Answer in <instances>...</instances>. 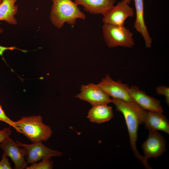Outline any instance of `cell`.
<instances>
[{"label": "cell", "mask_w": 169, "mask_h": 169, "mask_svg": "<svg viewBox=\"0 0 169 169\" xmlns=\"http://www.w3.org/2000/svg\"><path fill=\"white\" fill-rule=\"evenodd\" d=\"M112 102L116 107L117 111L123 114L127 126L129 136L130 145L136 157L147 169H152L147 159L141 155L136 146L137 132L140 124L144 123L146 111L140 107L135 102L129 103L115 99H112Z\"/></svg>", "instance_id": "6da1fadb"}, {"label": "cell", "mask_w": 169, "mask_h": 169, "mask_svg": "<svg viewBox=\"0 0 169 169\" xmlns=\"http://www.w3.org/2000/svg\"><path fill=\"white\" fill-rule=\"evenodd\" d=\"M53 4L50 14L52 24L58 29L65 23L74 25L78 19L85 20L86 16L72 0H52Z\"/></svg>", "instance_id": "7a4b0ae2"}, {"label": "cell", "mask_w": 169, "mask_h": 169, "mask_svg": "<svg viewBox=\"0 0 169 169\" xmlns=\"http://www.w3.org/2000/svg\"><path fill=\"white\" fill-rule=\"evenodd\" d=\"M15 123L18 133L23 135L33 143L46 141L52 134L50 127L43 122L40 115L23 116Z\"/></svg>", "instance_id": "3957f363"}, {"label": "cell", "mask_w": 169, "mask_h": 169, "mask_svg": "<svg viewBox=\"0 0 169 169\" xmlns=\"http://www.w3.org/2000/svg\"><path fill=\"white\" fill-rule=\"evenodd\" d=\"M102 31L105 41L110 48H131L135 44L133 34L124 26L104 23Z\"/></svg>", "instance_id": "277c9868"}, {"label": "cell", "mask_w": 169, "mask_h": 169, "mask_svg": "<svg viewBox=\"0 0 169 169\" xmlns=\"http://www.w3.org/2000/svg\"><path fill=\"white\" fill-rule=\"evenodd\" d=\"M101 89L112 99H119L129 103L135 102L130 93V87L122 82L120 79L117 81L113 80L107 74L98 84Z\"/></svg>", "instance_id": "5b68a950"}, {"label": "cell", "mask_w": 169, "mask_h": 169, "mask_svg": "<svg viewBox=\"0 0 169 169\" xmlns=\"http://www.w3.org/2000/svg\"><path fill=\"white\" fill-rule=\"evenodd\" d=\"M20 147H24L27 152V163L32 164L44 159L53 156H60L63 153L59 151L50 149L45 146L42 141L28 144L23 143L18 140L16 141Z\"/></svg>", "instance_id": "8992f818"}, {"label": "cell", "mask_w": 169, "mask_h": 169, "mask_svg": "<svg viewBox=\"0 0 169 169\" xmlns=\"http://www.w3.org/2000/svg\"><path fill=\"white\" fill-rule=\"evenodd\" d=\"M80 100L86 101L92 106L108 104L112 102V99L99 86L93 83L82 84L80 92L75 96Z\"/></svg>", "instance_id": "52a82bcc"}, {"label": "cell", "mask_w": 169, "mask_h": 169, "mask_svg": "<svg viewBox=\"0 0 169 169\" xmlns=\"http://www.w3.org/2000/svg\"><path fill=\"white\" fill-rule=\"evenodd\" d=\"M134 14L133 8L127 3L123 0L103 16L102 21L104 23L124 26L126 19L133 17Z\"/></svg>", "instance_id": "ba28073f"}, {"label": "cell", "mask_w": 169, "mask_h": 169, "mask_svg": "<svg viewBox=\"0 0 169 169\" xmlns=\"http://www.w3.org/2000/svg\"><path fill=\"white\" fill-rule=\"evenodd\" d=\"M148 136L142 145L144 156L147 159L156 158L166 151V141L157 131H149Z\"/></svg>", "instance_id": "9c48e42d"}, {"label": "cell", "mask_w": 169, "mask_h": 169, "mask_svg": "<svg viewBox=\"0 0 169 169\" xmlns=\"http://www.w3.org/2000/svg\"><path fill=\"white\" fill-rule=\"evenodd\" d=\"M130 93L133 100L145 110L163 113L160 100L147 95L136 85L130 87Z\"/></svg>", "instance_id": "30bf717a"}, {"label": "cell", "mask_w": 169, "mask_h": 169, "mask_svg": "<svg viewBox=\"0 0 169 169\" xmlns=\"http://www.w3.org/2000/svg\"><path fill=\"white\" fill-rule=\"evenodd\" d=\"M19 147L10 138L0 144L3 152L13 162L15 169H24L27 166L28 163L25 159L27 156L26 151L24 147L21 148Z\"/></svg>", "instance_id": "8fae6325"}, {"label": "cell", "mask_w": 169, "mask_h": 169, "mask_svg": "<svg viewBox=\"0 0 169 169\" xmlns=\"http://www.w3.org/2000/svg\"><path fill=\"white\" fill-rule=\"evenodd\" d=\"M144 123L149 131H160L169 134V122L163 113L146 111Z\"/></svg>", "instance_id": "7c38bea8"}, {"label": "cell", "mask_w": 169, "mask_h": 169, "mask_svg": "<svg viewBox=\"0 0 169 169\" xmlns=\"http://www.w3.org/2000/svg\"><path fill=\"white\" fill-rule=\"evenodd\" d=\"M78 5L82 6L84 9L94 14L103 16L114 6L116 0H74Z\"/></svg>", "instance_id": "4fadbf2b"}, {"label": "cell", "mask_w": 169, "mask_h": 169, "mask_svg": "<svg viewBox=\"0 0 169 169\" xmlns=\"http://www.w3.org/2000/svg\"><path fill=\"white\" fill-rule=\"evenodd\" d=\"M133 0L136 9V16L134 28L143 37L146 46L147 48H151L152 40L149 34L145 22L143 0Z\"/></svg>", "instance_id": "5bb4252c"}, {"label": "cell", "mask_w": 169, "mask_h": 169, "mask_svg": "<svg viewBox=\"0 0 169 169\" xmlns=\"http://www.w3.org/2000/svg\"><path fill=\"white\" fill-rule=\"evenodd\" d=\"M108 104L92 106L88 111L87 118L93 123L100 124L110 120L113 117L112 107Z\"/></svg>", "instance_id": "9a60e30c"}, {"label": "cell", "mask_w": 169, "mask_h": 169, "mask_svg": "<svg viewBox=\"0 0 169 169\" xmlns=\"http://www.w3.org/2000/svg\"><path fill=\"white\" fill-rule=\"evenodd\" d=\"M17 0H3L0 5V21L4 20L9 24L16 25L18 6L15 3Z\"/></svg>", "instance_id": "2e32d148"}, {"label": "cell", "mask_w": 169, "mask_h": 169, "mask_svg": "<svg viewBox=\"0 0 169 169\" xmlns=\"http://www.w3.org/2000/svg\"><path fill=\"white\" fill-rule=\"evenodd\" d=\"M54 161L51 158L45 159L38 163L35 162L29 166H27L26 169H52L53 166Z\"/></svg>", "instance_id": "e0dca14e"}, {"label": "cell", "mask_w": 169, "mask_h": 169, "mask_svg": "<svg viewBox=\"0 0 169 169\" xmlns=\"http://www.w3.org/2000/svg\"><path fill=\"white\" fill-rule=\"evenodd\" d=\"M0 121H3L7 123L10 126L15 129L16 131L19 132L18 129L16 127L15 122L12 121L6 115L2 109V106L0 104Z\"/></svg>", "instance_id": "ac0fdd59"}, {"label": "cell", "mask_w": 169, "mask_h": 169, "mask_svg": "<svg viewBox=\"0 0 169 169\" xmlns=\"http://www.w3.org/2000/svg\"><path fill=\"white\" fill-rule=\"evenodd\" d=\"M156 92L159 95H163L165 97L166 103L169 105V88L165 85H159L156 88Z\"/></svg>", "instance_id": "d6986e66"}, {"label": "cell", "mask_w": 169, "mask_h": 169, "mask_svg": "<svg viewBox=\"0 0 169 169\" xmlns=\"http://www.w3.org/2000/svg\"><path fill=\"white\" fill-rule=\"evenodd\" d=\"M8 156L3 152L0 161V169H12Z\"/></svg>", "instance_id": "ffe728a7"}, {"label": "cell", "mask_w": 169, "mask_h": 169, "mask_svg": "<svg viewBox=\"0 0 169 169\" xmlns=\"http://www.w3.org/2000/svg\"><path fill=\"white\" fill-rule=\"evenodd\" d=\"M11 132L9 128H5L0 130V144L10 138Z\"/></svg>", "instance_id": "44dd1931"}, {"label": "cell", "mask_w": 169, "mask_h": 169, "mask_svg": "<svg viewBox=\"0 0 169 169\" xmlns=\"http://www.w3.org/2000/svg\"><path fill=\"white\" fill-rule=\"evenodd\" d=\"M3 30L2 28L0 27V33L3 32ZM14 49H17L18 50H20L23 52H27V51L25 50H23L19 49L15 47H4L0 45V55L2 57L3 55L4 52L7 50H13Z\"/></svg>", "instance_id": "7402d4cb"}, {"label": "cell", "mask_w": 169, "mask_h": 169, "mask_svg": "<svg viewBox=\"0 0 169 169\" xmlns=\"http://www.w3.org/2000/svg\"><path fill=\"white\" fill-rule=\"evenodd\" d=\"M123 0L125 1L127 3L129 4H130L131 1V0Z\"/></svg>", "instance_id": "603a6c76"}, {"label": "cell", "mask_w": 169, "mask_h": 169, "mask_svg": "<svg viewBox=\"0 0 169 169\" xmlns=\"http://www.w3.org/2000/svg\"><path fill=\"white\" fill-rule=\"evenodd\" d=\"M3 0H0V5L2 3Z\"/></svg>", "instance_id": "cb8c5ba5"}]
</instances>
